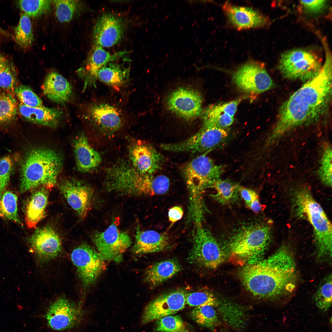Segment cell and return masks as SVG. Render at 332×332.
Masks as SVG:
<instances>
[{
  "label": "cell",
  "mask_w": 332,
  "mask_h": 332,
  "mask_svg": "<svg viewBox=\"0 0 332 332\" xmlns=\"http://www.w3.org/2000/svg\"><path fill=\"white\" fill-rule=\"evenodd\" d=\"M13 166L12 160L9 156L0 159V197L8 184Z\"/></svg>",
  "instance_id": "obj_45"
},
{
  "label": "cell",
  "mask_w": 332,
  "mask_h": 332,
  "mask_svg": "<svg viewBox=\"0 0 332 332\" xmlns=\"http://www.w3.org/2000/svg\"><path fill=\"white\" fill-rule=\"evenodd\" d=\"M186 300V304L194 307L210 305L218 309L222 304L219 302L213 294L206 291L187 293Z\"/></svg>",
  "instance_id": "obj_42"
},
{
  "label": "cell",
  "mask_w": 332,
  "mask_h": 332,
  "mask_svg": "<svg viewBox=\"0 0 332 332\" xmlns=\"http://www.w3.org/2000/svg\"><path fill=\"white\" fill-rule=\"evenodd\" d=\"M108 184L111 192L121 194L154 196L166 193L169 188L170 181L165 175L142 174L130 164L122 162L111 169Z\"/></svg>",
  "instance_id": "obj_4"
},
{
  "label": "cell",
  "mask_w": 332,
  "mask_h": 332,
  "mask_svg": "<svg viewBox=\"0 0 332 332\" xmlns=\"http://www.w3.org/2000/svg\"><path fill=\"white\" fill-rule=\"evenodd\" d=\"M182 270L181 265L175 259L157 262L147 269L144 280L152 287H155L172 278Z\"/></svg>",
  "instance_id": "obj_29"
},
{
  "label": "cell",
  "mask_w": 332,
  "mask_h": 332,
  "mask_svg": "<svg viewBox=\"0 0 332 332\" xmlns=\"http://www.w3.org/2000/svg\"><path fill=\"white\" fill-rule=\"evenodd\" d=\"M332 149L329 145L324 147L321 156L318 175L326 186H332Z\"/></svg>",
  "instance_id": "obj_43"
},
{
  "label": "cell",
  "mask_w": 332,
  "mask_h": 332,
  "mask_svg": "<svg viewBox=\"0 0 332 332\" xmlns=\"http://www.w3.org/2000/svg\"><path fill=\"white\" fill-rule=\"evenodd\" d=\"M241 101V99H238L208 106L202 113V127L226 129L233 123L234 115Z\"/></svg>",
  "instance_id": "obj_23"
},
{
  "label": "cell",
  "mask_w": 332,
  "mask_h": 332,
  "mask_svg": "<svg viewBox=\"0 0 332 332\" xmlns=\"http://www.w3.org/2000/svg\"><path fill=\"white\" fill-rule=\"evenodd\" d=\"M293 200L296 214L307 219L313 227L318 258L331 259L332 225L321 206L305 187L294 192Z\"/></svg>",
  "instance_id": "obj_5"
},
{
  "label": "cell",
  "mask_w": 332,
  "mask_h": 332,
  "mask_svg": "<svg viewBox=\"0 0 332 332\" xmlns=\"http://www.w3.org/2000/svg\"><path fill=\"white\" fill-rule=\"evenodd\" d=\"M129 72L128 68L111 62L99 70L97 79L118 91L128 82Z\"/></svg>",
  "instance_id": "obj_31"
},
{
  "label": "cell",
  "mask_w": 332,
  "mask_h": 332,
  "mask_svg": "<svg viewBox=\"0 0 332 332\" xmlns=\"http://www.w3.org/2000/svg\"><path fill=\"white\" fill-rule=\"evenodd\" d=\"M170 244V239L166 233L153 230L141 231L138 226L132 251L137 255L158 252L168 248Z\"/></svg>",
  "instance_id": "obj_25"
},
{
  "label": "cell",
  "mask_w": 332,
  "mask_h": 332,
  "mask_svg": "<svg viewBox=\"0 0 332 332\" xmlns=\"http://www.w3.org/2000/svg\"><path fill=\"white\" fill-rule=\"evenodd\" d=\"M62 162L61 155L51 149L38 147L29 150L21 164L20 192L39 187H53Z\"/></svg>",
  "instance_id": "obj_3"
},
{
  "label": "cell",
  "mask_w": 332,
  "mask_h": 332,
  "mask_svg": "<svg viewBox=\"0 0 332 332\" xmlns=\"http://www.w3.org/2000/svg\"><path fill=\"white\" fill-rule=\"evenodd\" d=\"M207 151L193 158L183 168L184 177L191 196V208L197 209L203 204L201 198L204 190L212 181L219 179L224 171L222 165L215 164L207 156Z\"/></svg>",
  "instance_id": "obj_7"
},
{
  "label": "cell",
  "mask_w": 332,
  "mask_h": 332,
  "mask_svg": "<svg viewBox=\"0 0 332 332\" xmlns=\"http://www.w3.org/2000/svg\"><path fill=\"white\" fill-rule=\"evenodd\" d=\"M238 191L247 206L251 202L259 198L256 193L251 189L239 186Z\"/></svg>",
  "instance_id": "obj_47"
},
{
  "label": "cell",
  "mask_w": 332,
  "mask_h": 332,
  "mask_svg": "<svg viewBox=\"0 0 332 332\" xmlns=\"http://www.w3.org/2000/svg\"><path fill=\"white\" fill-rule=\"evenodd\" d=\"M92 237L97 251L108 261L121 257L132 243L128 233L119 229L113 223L104 231L94 232Z\"/></svg>",
  "instance_id": "obj_15"
},
{
  "label": "cell",
  "mask_w": 332,
  "mask_h": 332,
  "mask_svg": "<svg viewBox=\"0 0 332 332\" xmlns=\"http://www.w3.org/2000/svg\"><path fill=\"white\" fill-rule=\"evenodd\" d=\"M15 42L24 49L29 48L32 45L34 37L31 22L29 16L22 13L17 26L14 29Z\"/></svg>",
  "instance_id": "obj_36"
},
{
  "label": "cell",
  "mask_w": 332,
  "mask_h": 332,
  "mask_svg": "<svg viewBox=\"0 0 332 332\" xmlns=\"http://www.w3.org/2000/svg\"><path fill=\"white\" fill-rule=\"evenodd\" d=\"M237 87L246 93L258 94L273 88V81L263 64L252 61L239 67L233 74Z\"/></svg>",
  "instance_id": "obj_12"
},
{
  "label": "cell",
  "mask_w": 332,
  "mask_h": 332,
  "mask_svg": "<svg viewBox=\"0 0 332 332\" xmlns=\"http://www.w3.org/2000/svg\"><path fill=\"white\" fill-rule=\"evenodd\" d=\"M15 93L21 103L31 107H39L43 106L40 97L29 87L21 85L16 86Z\"/></svg>",
  "instance_id": "obj_44"
},
{
  "label": "cell",
  "mask_w": 332,
  "mask_h": 332,
  "mask_svg": "<svg viewBox=\"0 0 332 332\" xmlns=\"http://www.w3.org/2000/svg\"><path fill=\"white\" fill-rule=\"evenodd\" d=\"M123 22L119 18L109 14L99 17L94 27L93 38L96 46L111 47L121 39L124 33Z\"/></svg>",
  "instance_id": "obj_20"
},
{
  "label": "cell",
  "mask_w": 332,
  "mask_h": 332,
  "mask_svg": "<svg viewBox=\"0 0 332 332\" xmlns=\"http://www.w3.org/2000/svg\"><path fill=\"white\" fill-rule=\"evenodd\" d=\"M228 136L226 129L202 127L198 132L185 140L175 143L163 144L160 147L172 152L203 153L211 151L223 142Z\"/></svg>",
  "instance_id": "obj_13"
},
{
  "label": "cell",
  "mask_w": 332,
  "mask_h": 332,
  "mask_svg": "<svg viewBox=\"0 0 332 332\" xmlns=\"http://www.w3.org/2000/svg\"><path fill=\"white\" fill-rule=\"evenodd\" d=\"M222 7L230 22L239 30L263 27L268 22L265 16L251 7L235 6L229 2Z\"/></svg>",
  "instance_id": "obj_22"
},
{
  "label": "cell",
  "mask_w": 332,
  "mask_h": 332,
  "mask_svg": "<svg viewBox=\"0 0 332 332\" xmlns=\"http://www.w3.org/2000/svg\"><path fill=\"white\" fill-rule=\"evenodd\" d=\"M240 275L245 287L253 295L275 304L286 303L297 282L295 261L286 244L268 258L244 267Z\"/></svg>",
  "instance_id": "obj_2"
},
{
  "label": "cell",
  "mask_w": 332,
  "mask_h": 332,
  "mask_svg": "<svg viewBox=\"0 0 332 332\" xmlns=\"http://www.w3.org/2000/svg\"><path fill=\"white\" fill-rule=\"evenodd\" d=\"M300 3L304 8L309 12L317 13L325 7L326 1L324 0H301Z\"/></svg>",
  "instance_id": "obj_46"
},
{
  "label": "cell",
  "mask_w": 332,
  "mask_h": 332,
  "mask_svg": "<svg viewBox=\"0 0 332 332\" xmlns=\"http://www.w3.org/2000/svg\"><path fill=\"white\" fill-rule=\"evenodd\" d=\"M45 95L51 101L59 104L68 101L73 95L72 86L63 76L58 72L49 73L45 78L42 86Z\"/></svg>",
  "instance_id": "obj_26"
},
{
  "label": "cell",
  "mask_w": 332,
  "mask_h": 332,
  "mask_svg": "<svg viewBox=\"0 0 332 332\" xmlns=\"http://www.w3.org/2000/svg\"><path fill=\"white\" fill-rule=\"evenodd\" d=\"M193 245L187 260L190 263L208 269L216 268L224 260L225 254L211 232L201 223H196Z\"/></svg>",
  "instance_id": "obj_9"
},
{
  "label": "cell",
  "mask_w": 332,
  "mask_h": 332,
  "mask_svg": "<svg viewBox=\"0 0 332 332\" xmlns=\"http://www.w3.org/2000/svg\"><path fill=\"white\" fill-rule=\"evenodd\" d=\"M278 64V69L284 77L305 81L314 77L322 65L315 54L303 49H293L283 53Z\"/></svg>",
  "instance_id": "obj_10"
},
{
  "label": "cell",
  "mask_w": 332,
  "mask_h": 332,
  "mask_svg": "<svg viewBox=\"0 0 332 332\" xmlns=\"http://www.w3.org/2000/svg\"><path fill=\"white\" fill-rule=\"evenodd\" d=\"M18 108L16 99L12 93H0V126L10 124L16 119Z\"/></svg>",
  "instance_id": "obj_35"
},
{
  "label": "cell",
  "mask_w": 332,
  "mask_h": 332,
  "mask_svg": "<svg viewBox=\"0 0 332 332\" xmlns=\"http://www.w3.org/2000/svg\"><path fill=\"white\" fill-rule=\"evenodd\" d=\"M18 111L25 120L34 124L44 126L54 127L58 124L62 115V112L57 108H49L44 105L31 107L21 103Z\"/></svg>",
  "instance_id": "obj_28"
},
{
  "label": "cell",
  "mask_w": 332,
  "mask_h": 332,
  "mask_svg": "<svg viewBox=\"0 0 332 332\" xmlns=\"http://www.w3.org/2000/svg\"><path fill=\"white\" fill-rule=\"evenodd\" d=\"M187 293L178 289L162 294L145 306L140 319L144 325L161 318L173 315L183 309L186 304Z\"/></svg>",
  "instance_id": "obj_16"
},
{
  "label": "cell",
  "mask_w": 332,
  "mask_h": 332,
  "mask_svg": "<svg viewBox=\"0 0 332 332\" xmlns=\"http://www.w3.org/2000/svg\"><path fill=\"white\" fill-rule=\"evenodd\" d=\"M0 31H2V30H1V29H0Z\"/></svg>",
  "instance_id": "obj_50"
},
{
  "label": "cell",
  "mask_w": 332,
  "mask_h": 332,
  "mask_svg": "<svg viewBox=\"0 0 332 332\" xmlns=\"http://www.w3.org/2000/svg\"><path fill=\"white\" fill-rule=\"evenodd\" d=\"M112 98L98 97L88 105L85 119L96 129L111 134L121 130L131 115L123 104Z\"/></svg>",
  "instance_id": "obj_8"
},
{
  "label": "cell",
  "mask_w": 332,
  "mask_h": 332,
  "mask_svg": "<svg viewBox=\"0 0 332 332\" xmlns=\"http://www.w3.org/2000/svg\"><path fill=\"white\" fill-rule=\"evenodd\" d=\"M55 8V13L57 20L61 22L70 21L76 13L79 1L75 0H56L52 1Z\"/></svg>",
  "instance_id": "obj_41"
},
{
  "label": "cell",
  "mask_w": 332,
  "mask_h": 332,
  "mask_svg": "<svg viewBox=\"0 0 332 332\" xmlns=\"http://www.w3.org/2000/svg\"><path fill=\"white\" fill-rule=\"evenodd\" d=\"M73 148L77 168L82 172H90L100 164V154L89 145L86 136L81 134L74 140Z\"/></svg>",
  "instance_id": "obj_27"
},
{
  "label": "cell",
  "mask_w": 332,
  "mask_h": 332,
  "mask_svg": "<svg viewBox=\"0 0 332 332\" xmlns=\"http://www.w3.org/2000/svg\"><path fill=\"white\" fill-rule=\"evenodd\" d=\"M17 74L13 62L0 54V89L12 93L16 86Z\"/></svg>",
  "instance_id": "obj_32"
},
{
  "label": "cell",
  "mask_w": 332,
  "mask_h": 332,
  "mask_svg": "<svg viewBox=\"0 0 332 332\" xmlns=\"http://www.w3.org/2000/svg\"><path fill=\"white\" fill-rule=\"evenodd\" d=\"M332 275H330L323 280L314 297L316 305L320 310L327 311L332 304Z\"/></svg>",
  "instance_id": "obj_40"
},
{
  "label": "cell",
  "mask_w": 332,
  "mask_h": 332,
  "mask_svg": "<svg viewBox=\"0 0 332 332\" xmlns=\"http://www.w3.org/2000/svg\"><path fill=\"white\" fill-rule=\"evenodd\" d=\"M202 98L200 93L190 88L180 87L168 96V110L177 116L186 120L197 118L202 113Z\"/></svg>",
  "instance_id": "obj_17"
},
{
  "label": "cell",
  "mask_w": 332,
  "mask_h": 332,
  "mask_svg": "<svg viewBox=\"0 0 332 332\" xmlns=\"http://www.w3.org/2000/svg\"><path fill=\"white\" fill-rule=\"evenodd\" d=\"M126 53V52L123 51L112 54L103 47L96 46L85 67L80 68L78 71L79 76L84 81L83 90L88 87L95 85L97 80V73L99 69L106 64L118 59Z\"/></svg>",
  "instance_id": "obj_24"
},
{
  "label": "cell",
  "mask_w": 332,
  "mask_h": 332,
  "mask_svg": "<svg viewBox=\"0 0 332 332\" xmlns=\"http://www.w3.org/2000/svg\"><path fill=\"white\" fill-rule=\"evenodd\" d=\"M271 236V229L267 224L253 223L242 227L230 239L231 259L239 263H258L261 260Z\"/></svg>",
  "instance_id": "obj_6"
},
{
  "label": "cell",
  "mask_w": 332,
  "mask_h": 332,
  "mask_svg": "<svg viewBox=\"0 0 332 332\" xmlns=\"http://www.w3.org/2000/svg\"><path fill=\"white\" fill-rule=\"evenodd\" d=\"M318 73L284 102L267 140L271 144L301 125L317 121L327 109L331 96L332 58L326 52Z\"/></svg>",
  "instance_id": "obj_1"
},
{
  "label": "cell",
  "mask_w": 332,
  "mask_h": 332,
  "mask_svg": "<svg viewBox=\"0 0 332 332\" xmlns=\"http://www.w3.org/2000/svg\"><path fill=\"white\" fill-rule=\"evenodd\" d=\"M18 197L13 192L5 191L0 197V216L21 224L18 214Z\"/></svg>",
  "instance_id": "obj_37"
},
{
  "label": "cell",
  "mask_w": 332,
  "mask_h": 332,
  "mask_svg": "<svg viewBox=\"0 0 332 332\" xmlns=\"http://www.w3.org/2000/svg\"><path fill=\"white\" fill-rule=\"evenodd\" d=\"M48 197V191L45 188L36 191L31 196L25 211L26 223L28 228H35L44 216Z\"/></svg>",
  "instance_id": "obj_30"
},
{
  "label": "cell",
  "mask_w": 332,
  "mask_h": 332,
  "mask_svg": "<svg viewBox=\"0 0 332 332\" xmlns=\"http://www.w3.org/2000/svg\"><path fill=\"white\" fill-rule=\"evenodd\" d=\"M85 312L75 303L64 297L51 303L44 317L52 330L62 331L77 327L84 320Z\"/></svg>",
  "instance_id": "obj_11"
},
{
  "label": "cell",
  "mask_w": 332,
  "mask_h": 332,
  "mask_svg": "<svg viewBox=\"0 0 332 332\" xmlns=\"http://www.w3.org/2000/svg\"><path fill=\"white\" fill-rule=\"evenodd\" d=\"M61 192L70 207L81 218H85L91 207L93 191L88 185L74 180H67L59 185Z\"/></svg>",
  "instance_id": "obj_19"
},
{
  "label": "cell",
  "mask_w": 332,
  "mask_h": 332,
  "mask_svg": "<svg viewBox=\"0 0 332 332\" xmlns=\"http://www.w3.org/2000/svg\"><path fill=\"white\" fill-rule=\"evenodd\" d=\"M131 165L140 172L154 175L160 168L164 159L152 146L147 144H138L129 150Z\"/></svg>",
  "instance_id": "obj_21"
},
{
  "label": "cell",
  "mask_w": 332,
  "mask_h": 332,
  "mask_svg": "<svg viewBox=\"0 0 332 332\" xmlns=\"http://www.w3.org/2000/svg\"><path fill=\"white\" fill-rule=\"evenodd\" d=\"M247 206L253 211L258 213L262 208V206L260 203L259 199H257L251 202Z\"/></svg>",
  "instance_id": "obj_49"
},
{
  "label": "cell",
  "mask_w": 332,
  "mask_h": 332,
  "mask_svg": "<svg viewBox=\"0 0 332 332\" xmlns=\"http://www.w3.org/2000/svg\"><path fill=\"white\" fill-rule=\"evenodd\" d=\"M183 214L184 211L181 207L178 206L173 207L170 208L168 212L169 220L173 224L180 219Z\"/></svg>",
  "instance_id": "obj_48"
},
{
  "label": "cell",
  "mask_w": 332,
  "mask_h": 332,
  "mask_svg": "<svg viewBox=\"0 0 332 332\" xmlns=\"http://www.w3.org/2000/svg\"><path fill=\"white\" fill-rule=\"evenodd\" d=\"M193 320L200 325L214 330L219 324L218 315L214 307L205 305L195 307L190 313Z\"/></svg>",
  "instance_id": "obj_34"
},
{
  "label": "cell",
  "mask_w": 332,
  "mask_h": 332,
  "mask_svg": "<svg viewBox=\"0 0 332 332\" xmlns=\"http://www.w3.org/2000/svg\"><path fill=\"white\" fill-rule=\"evenodd\" d=\"M154 330L159 332H190L179 315H169L157 320Z\"/></svg>",
  "instance_id": "obj_39"
},
{
  "label": "cell",
  "mask_w": 332,
  "mask_h": 332,
  "mask_svg": "<svg viewBox=\"0 0 332 332\" xmlns=\"http://www.w3.org/2000/svg\"><path fill=\"white\" fill-rule=\"evenodd\" d=\"M239 185L229 180L218 179L212 182L208 188L214 189L216 193L212 195L219 203H229L233 201L236 196Z\"/></svg>",
  "instance_id": "obj_33"
},
{
  "label": "cell",
  "mask_w": 332,
  "mask_h": 332,
  "mask_svg": "<svg viewBox=\"0 0 332 332\" xmlns=\"http://www.w3.org/2000/svg\"><path fill=\"white\" fill-rule=\"evenodd\" d=\"M53 1L49 0H24L18 1L23 13L30 17H40L49 12Z\"/></svg>",
  "instance_id": "obj_38"
},
{
  "label": "cell",
  "mask_w": 332,
  "mask_h": 332,
  "mask_svg": "<svg viewBox=\"0 0 332 332\" xmlns=\"http://www.w3.org/2000/svg\"><path fill=\"white\" fill-rule=\"evenodd\" d=\"M71 257L85 288L93 284L105 267V260L97 251L87 244L74 249Z\"/></svg>",
  "instance_id": "obj_14"
},
{
  "label": "cell",
  "mask_w": 332,
  "mask_h": 332,
  "mask_svg": "<svg viewBox=\"0 0 332 332\" xmlns=\"http://www.w3.org/2000/svg\"><path fill=\"white\" fill-rule=\"evenodd\" d=\"M29 242L31 249L42 263L56 258L61 250V241L59 235L49 226L37 229Z\"/></svg>",
  "instance_id": "obj_18"
}]
</instances>
